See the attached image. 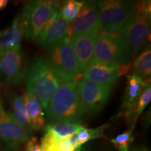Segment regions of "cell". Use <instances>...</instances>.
<instances>
[{
  "mask_svg": "<svg viewBox=\"0 0 151 151\" xmlns=\"http://www.w3.org/2000/svg\"><path fill=\"white\" fill-rule=\"evenodd\" d=\"M40 147L42 151H74L79 148V146L76 133L71 137L63 140L41 144Z\"/></svg>",
  "mask_w": 151,
  "mask_h": 151,
  "instance_id": "cell-22",
  "label": "cell"
},
{
  "mask_svg": "<svg viewBox=\"0 0 151 151\" xmlns=\"http://www.w3.org/2000/svg\"><path fill=\"white\" fill-rule=\"evenodd\" d=\"M25 84L28 91L39 99L46 109L50 99L60 86V79L49 65L46 58L35 57L30 61L25 72Z\"/></svg>",
  "mask_w": 151,
  "mask_h": 151,
  "instance_id": "cell-2",
  "label": "cell"
},
{
  "mask_svg": "<svg viewBox=\"0 0 151 151\" xmlns=\"http://www.w3.org/2000/svg\"><path fill=\"white\" fill-rule=\"evenodd\" d=\"M83 4L84 1H74V0L66 1L61 7H60V14L66 21L70 23L78 16L81 9L83 6Z\"/></svg>",
  "mask_w": 151,
  "mask_h": 151,
  "instance_id": "cell-23",
  "label": "cell"
},
{
  "mask_svg": "<svg viewBox=\"0 0 151 151\" xmlns=\"http://www.w3.org/2000/svg\"><path fill=\"white\" fill-rule=\"evenodd\" d=\"M82 127L83 125L79 122L49 124L44 128V134L41 140V144L61 141L71 137Z\"/></svg>",
  "mask_w": 151,
  "mask_h": 151,
  "instance_id": "cell-15",
  "label": "cell"
},
{
  "mask_svg": "<svg viewBox=\"0 0 151 151\" xmlns=\"http://www.w3.org/2000/svg\"><path fill=\"white\" fill-rule=\"evenodd\" d=\"M150 27V1L134 4L133 12L121 29V36L131 53L137 54L148 41Z\"/></svg>",
  "mask_w": 151,
  "mask_h": 151,
  "instance_id": "cell-3",
  "label": "cell"
},
{
  "mask_svg": "<svg viewBox=\"0 0 151 151\" xmlns=\"http://www.w3.org/2000/svg\"><path fill=\"white\" fill-rule=\"evenodd\" d=\"M127 78V86L121 106L122 113L129 109L136 102L143 90L150 85V80H143L134 73L128 75Z\"/></svg>",
  "mask_w": 151,
  "mask_h": 151,
  "instance_id": "cell-16",
  "label": "cell"
},
{
  "mask_svg": "<svg viewBox=\"0 0 151 151\" xmlns=\"http://www.w3.org/2000/svg\"><path fill=\"white\" fill-rule=\"evenodd\" d=\"M30 133L20 125L12 114L6 111L0 101V139L11 148H19L27 143Z\"/></svg>",
  "mask_w": 151,
  "mask_h": 151,
  "instance_id": "cell-11",
  "label": "cell"
},
{
  "mask_svg": "<svg viewBox=\"0 0 151 151\" xmlns=\"http://www.w3.org/2000/svg\"><path fill=\"white\" fill-rule=\"evenodd\" d=\"M133 141V129H129L111 139V143L118 151H129V146Z\"/></svg>",
  "mask_w": 151,
  "mask_h": 151,
  "instance_id": "cell-25",
  "label": "cell"
},
{
  "mask_svg": "<svg viewBox=\"0 0 151 151\" xmlns=\"http://www.w3.org/2000/svg\"><path fill=\"white\" fill-rule=\"evenodd\" d=\"M59 8V2L55 1L37 0L26 4L20 15L24 37L31 41L37 39L49 18Z\"/></svg>",
  "mask_w": 151,
  "mask_h": 151,
  "instance_id": "cell-4",
  "label": "cell"
},
{
  "mask_svg": "<svg viewBox=\"0 0 151 151\" xmlns=\"http://www.w3.org/2000/svg\"><path fill=\"white\" fill-rule=\"evenodd\" d=\"M151 100V88L150 86H147L141 92L136 102L129 109L123 112L129 129H134L137 123V119L145 108L149 104Z\"/></svg>",
  "mask_w": 151,
  "mask_h": 151,
  "instance_id": "cell-19",
  "label": "cell"
},
{
  "mask_svg": "<svg viewBox=\"0 0 151 151\" xmlns=\"http://www.w3.org/2000/svg\"><path fill=\"white\" fill-rule=\"evenodd\" d=\"M113 86L82 80L77 85L81 102L87 112L96 114L102 110L109 99Z\"/></svg>",
  "mask_w": 151,
  "mask_h": 151,
  "instance_id": "cell-8",
  "label": "cell"
},
{
  "mask_svg": "<svg viewBox=\"0 0 151 151\" xmlns=\"http://www.w3.org/2000/svg\"><path fill=\"white\" fill-rule=\"evenodd\" d=\"M46 60L60 81L69 82L80 73L69 37L48 48Z\"/></svg>",
  "mask_w": 151,
  "mask_h": 151,
  "instance_id": "cell-5",
  "label": "cell"
},
{
  "mask_svg": "<svg viewBox=\"0 0 151 151\" xmlns=\"http://www.w3.org/2000/svg\"><path fill=\"white\" fill-rule=\"evenodd\" d=\"M26 151H29V150H26Z\"/></svg>",
  "mask_w": 151,
  "mask_h": 151,
  "instance_id": "cell-33",
  "label": "cell"
},
{
  "mask_svg": "<svg viewBox=\"0 0 151 151\" xmlns=\"http://www.w3.org/2000/svg\"><path fill=\"white\" fill-rule=\"evenodd\" d=\"M133 151H148V150L145 148H141L135 149V150H134Z\"/></svg>",
  "mask_w": 151,
  "mask_h": 151,
  "instance_id": "cell-31",
  "label": "cell"
},
{
  "mask_svg": "<svg viewBox=\"0 0 151 151\" xmlns=\"http://www.w3.org/2000/svg\"><path fill=\"white\" fill-rule=\"evenodd\" d=\"M78 75L60 86L47 106L46 118L52 123L78 122L87 111L79 97Z\"/></svg>",
  "mask_w": 151,
  "mask_h": 151,
  "instance_id": "cell-1",
  "label": "cell"
},
{
  "mask_svg": "<svg viewBox=\"0 0 151 151\" xmlns=\"http://www.w3.org/2000/svg\"><path fill=\"white\" fill-rule=\"evenodd\" d=\"M4 48H3V43H2V32L0 31V57L4 53Z\"/></svg>",
  "mask_w": 151,
  "mask_h": 151,
  "instance_id": "cell-27",
  "label": "cell"
},
{
  "mask_svg": "<svg viewBox=\"0 0 151 151\" xmlns=\"http://www.w3.org/2000/svg\"><path fill=\"white\" fill-rule=\"evenodd\" d=\"M133 69L134 74L140 76L143 80H150L151 50L150 46L137 57L134 62Z\"/></svg>",
  "mask_w": 151,
  "mask_h": 151,
  "instance_id": "cell-21",
  "label": "cell"
},
{
  "mask_svg": "<svg viewBox=\"0 0 151 151\" xmlns=\"http://www.w3.org/2000/svg\"><path fill=\"white\" fill-rule=\"evenodd\" d=\"M8 3L9 1L7 0H0V10L6 8Z\"/></svg>",
  "mask_w": 151,
  "mask_h": 151,
  "instance_id": "cell-28",
  "label": "cell"
},
{
  "mask_svg": "<svg viewBox=\"0 0 151 151\" xmlns=\"http://www.w3.org/2000/svg\"><path fill=\"white\" fill-rule=\"evenodd\" d=\"M108 126L107 124L100 126L95 129H88L84 126L76 132L77 141L79 147L82 146L85 143L92 139H97L103 134V132Z\"/></svg>",
  "mask_w": 151,
  "mask_h": 151,
  "instance_id": "cell-24",
  "label": "cell"
},
{
  "mask_svg": "<svg viewBox=\"0 0 151 151\" xmlns=\"http://www.w3.org/2000/svg\"><path fill=\"white\" fill-rule=\"evenodd\" d=\"M0 151H20L19 148H11V147H7L6 148L3 149Z\"/></svg>",
  "mask_w": 151,
  "mask_h": 151,
  "instance_id": "cell-29",
  "label": "cell"
},
{
  "mask_svg": "<svg viewBox=\"0 0 151 151\" xmlns=\"http://www.w3.org/2000/svg\"><path fill=\"white\" fill-rule=\"evenodd\" d=\"M22 97L25 102L28 116L32 127L33 132L39 131L44 127L46 124L42 106L39 99L32 92L27 90Z\"/></svg>",
  "mask_w": 151,
  "mask_h": 151,
  "instance_id": "cell-17",
  "label": "cell"
},
{
  "mask_svg": "<svg viewBox=\"0 0 151 151\" xmlns=\"http://www.w3.org/2000/svg\"><path fill=\"white\" fill-rule=\"evenodd\" d=\"M101 29L99 13L97 3L84 2L78 16L71 25V35L86 33H99Z\"/></svg>",
  "mask_w": 151,
  "mask_h": 151,
  "instance_id": "cell-13",
  "label": "cell"
},
{
  "mask_svg": "<svg viewBox=\"0 0 151 151\" xmlns=\"http://www.w3.org/2000/svg\"><path fill=\"white\" fill-rule=\"evenodd\" d=\"M101 29L115 33L122 29L133 12L134 4L131 1L104 0L97 2Z\"/></svg>",
  "mask_w": 151,
  "mask_h": 151,
  "instance_id": "cell-7",
  "label": "cell"
},
{
  "mask_svg": "<svg viewBox=\"0 0 151 151\" xmlns=\"http://www.w3.org/2000/svg\"><path fill=\"white\" fill-rule=\"evenodd\" d=\"M10 104L12 109L11 114L16 121L30 134L33 132L23 97L17 94H12L10 97Z\"/></svg>",
  "mask_w": 151,
  "mask_h": 151,
  "instance_id": "cell-20",
  "label": "cell"
},
{
  "mask_svg": "<svg viewBox=\"0 0 151 151\" xmlns=\"http://www.w3.org/2000/svg\"><path fill=\"white\" fill-rule=\"evenodd\" d=\"M59 9L52 14L37 37V43L41 48H49L67 37L70 33V23L61 16Z\"/></svg>",
  "mask_w": 151,
  "mask_h": 151,
  "instance_id": "cell-12",
  "label": "cell"
},
{
  "mask_svg": "<svg viewBox=\"0 0 151 151\" xmlns=\"http://www.w3.org/2000/svg\"><path fill=\"white\" fill-rule=\"evenodd\" d=\"M99 33H86L71 35L70 43L76 58L79 72L85 68L92 60L94 45Z\"/></svg>",
  "mask_w": 151,
  "mask_h": 151,
  "instance_id": "cell-14",
  "label": "cell"
},
{
  "mask_svg": "<svg viewBox=\"0 0 151 151\" xmlns=\"http://www.w3.org/2000/svg\"><path fill=\"white\" fill-rule=\"evenodd\" d=\"M23 37L24 29L19 15L14 19L11 25L3 31L2 43L4 51L20 48V43Z\"/></svg>",
  "mask_w": 151,
  "mask_h": 151,
  "instance_id": "cell-18",
  "label": "cell"
},
{
  "mask_svg": "<svg viewBox=\"0 0 151 151\" xmlns=\"http://www.w3.org/2000/svg\"><path fill=\"white\" fill-rule=\"evenodd\" d=\"M131 66L106 63L92 59L83 71V80L113 86L118 78L129 70Z\"/></svg>",
  "mask_w": 151,
  "mask_h": 151,
  "instance_id": "cell-9",
  "label": "cell"
},
{
  "mask_svg": "<svg viewBox=\"0 0 151 151\" xmlns=\"http://www.w3.org/2000/svg\"><path fill=\"white\" fill-rule=\"evenodd\" d=\"M74 151H89L87 147H83V146H81L78 148L77 149H76Z\"/></svg>",
  "mask_w": 151,
  "mask_h": 151,
  "instance_id": "cell-30",
  "label": "cell"
},
{
  "mask_svg": "<svg viewBox=\"0 0 151 151\" xmlns=\"http://www.w3.org/2000/svg\"><path fill=\"white\" fill-rule=\"evenodd\" d=\"M131 51L120 35L103 32L99 34L94 45L92 59L106 63L128 65Z\"/></svg>",
  "mask_w": 151,
  "mask_h": 151,
  "instance_id": "cell-6",
  "label": "cell"
},
{
  "mask_svg": "<svg viewBox=\"0 0 151 151\" xmlns=\"http://www.w3.org/2000/svg\"><path fill=\"white\" fill-rule=\"evenodd\" d=\"M26 150L29 151H42L40 146L38 144L37 140L35 137L29 138V139L27 142Z\"/></svg>",
  "mask_w": 151,
  "mask_h": 151,
  "instance_id": "cell-26",
  "label": "cell"
},
{
  "mask_svg": "<svg viewBox=\"0 0 151 151\" xmlns=\"http://www.w3.org/2000/svg\"><path fill=\"white\" fill-rule=\"evenodd\" d=\"M2 142H3V141H1V139H0V146H1V143H2Z\"/></svg>",
  "mask_w": 151,
  "mask_h": 151,
  "instance_id": "cell-32",
  "label": "cell"
},
{
  "mask_svg": "<svg viewBox=\"0 0 151 151\" xmlns=\"http://www.w3.org/2000/svg\"><path fill=\"white\" fill-rule=\"evenodd\" d=\"M27 67L20 48L6 50L0 57V86H14L25 75Z\"/></svg>",
  "mask_w": 151,
  "mask_h": 151,
  "instance_id": "cell-10",
  "label": "cell"
}]
</instances>
